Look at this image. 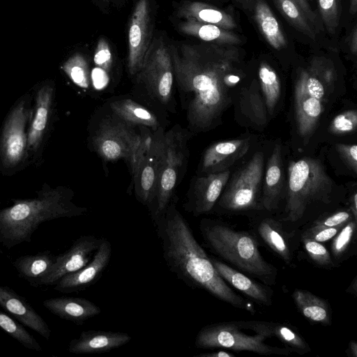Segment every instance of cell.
Segmentation results:
<instances>
[{"instance_id":"816d5d0a","label":"cell","mask_w":357,"mask_h":357,"mask_svg":"<svg viewBox=\"0 0 357 357\" xmlns=\"http://www.w3.org/2000/svg\"><path fill=\"white\" fill-rule=\"evenodd\" d=\"M346 292L356 296L357 295V279L356 277L354 278L350 285L346 289Z\"/></svg>"},{"instance_id":"f907efd6","label":"cell","mask_w":357,"mask_h":357,"mask_svg":"<svg viewBox=\"0 0 357 357\" xmlns=\"http://www.w3.org/2000/svg\"><path fill=\"white\" fill-rule=\"evenodd\" d=\"M347 354L349 356L357 357V342L355 340H351L348 345Z\"/></svg>"},{"instance_id":"4316f807","label":"cell","mask_w":357,"mask_h":357,"mask_svg":"<svg viewBox=\"0 0 357 357\" xmlns=\"http://www.w3.org/2000/svg\"><path fill=\"white\" fill-rule=\"evenodd\" d=\"M259 236L264 243L285 263L290 264L293 250L290 234L287 233L280 222L271 218L263 219L257 227Z\"/></svg>"},{"instance_id":"c3c4849f","label":"cell","mask_w":357,"mask_h":357,"mask_svg":"<svg viewBox=\"0 0 357 357\" xmlns=\"http://www.w3.org/2000/svg\"><path fill=\"white\" fill-rule=\"evenodd\" d=\"M235 355L232 353L227 352L224 350L217 351L202 353L195 356V357H234Z\"/></svg>"},{"instance_id":"ee69618b","label":"cell","mask_w":357,"mask_h":357,"mask_svg":"<svg viewBox=\"0 0 357 357\" xmlns=\"http://www.w3.org/2000/svg\"><path fill=\"white\" fill-rule=\"evenodd\" d=\"M352 219L356 218L354 217L349 208L339 210L317 218L313 222L312 225L334 227L340 224L347 223Z\"/></svg>"},{"instance_id":"ba28073f","label":"cell","mask_w":357,"mask_h":357,"mask_svg":"<svg viewBox=\"0 0 357 357\" xmlns=\"http://www.w3.org/2000/svg\"><path fill=\"white\" fill-rule=\"evenodd\" d=\"M266 337L249 335L242 331L238 321L208 324L197 333L195 346L198 349L225 348L234 351H248L260 355H289L288 347L279 348L265 343Z\"/></svg>"},{"instance_id":"8d00e7d4","label":"cell","mask_w":357,"mask_h":357,"mask_svg":"<svg viewBox=\"0 0 357 357\" xmlns=\"http://www.w3.org/2000/svg\"><path fill=\"white\" fill-rule=\"evenodd\" d=\"M0 328L24 347L37 351H42L40 344L23 326L2 311H0Z\"/></svg>"},{"instance_id":"ac0fdd59","label":"cell","mask_w":357,"mask_h":357,"mask_svg":"<svg viewBox=\"0 0 357 357\" xmlns=\"http://www.w3.org/2000/svg\"><path fill=\"white\" fill-rule=\"evenodd\" d=\"M0 306L23 325L50 339L51 330L46 321L23 296L7 286L0 285Z\"/></svg>"},{"instance_id":"f6af8a7d","label":"cell","mask_w":357,"mask_h":357,"mask_svg":"<svg viewBox=\"0 0 357 357\" xmlns=\"http://www.w3.org/2000/svg\"><path fill=\"white\" fill-rule=\"evenodd\" d=\"M335 149L345 165L356 173L357 146L356 144H337Z\"/></svg>"},{"instance_id":"7402d4cb","label":"cell","mask_w":357,"mask_h":357,"mask_svg":"<svg viewBox=\"0 0 357 357\" xmlns=\"http://www.w3.org/2000/svg\"><path fill=\"white\" fill-rule=\"evenodd\" d=\"M43 305L53 314L77 325L83 324L101 312L98 305L83 298H52L45 300Z\"/></svg>"},{"instance_id":"e575fe53","label":"cell","mask_w":357,"mask_h":357,"mask_svg":"<svg viewBox=\"0 0 357 357\" xmlns=\"http://www.w3.org/2000/svg\"><path fill=\"white\" fill-rule=\"evenodd\" d=\"M259 79L267 111L272 114L280 97V78L268 63L261 62L259 67Z\"/></svg>"},{"instance_id":"ffe728a7","label":"cell","mask_w":357,"mask_h":357,"mask_svg":"<svg viewBox=\"0 0 357 357\" xmlns=\"http://www.w3.org/2000/svg\"><path fill=\"white\" fill-rule=\"evenodd\" d=\"M250 139H237L218 142L204 152L202 162V172L206 174L227 170L248 151Z\"/></svg>"},{"instance_id":"60d3db41","label":"cell","mask_w":357,"mask_h":357,"mask_svg":"<svg viewBox=\"0 0 357 357\" xmlns=\"http://www.w3.org/2000/svg\"><path fill=\"white\" fill-rule=\"evenodd\" d=\"M356 127L357 112L350 109L337 115L330 123L328 131L333 135H343L355 131Z\"/></svg>"},{"instance_id":"681fc988","label":"cell","mask_w":357,"mask_h":357,"mask_svg":"<svg viewBox=\"0 0 357 357\" xmlns=\"http://www.w3.org/2000/svg\"><path fill=\"white\" fill-rule=\"evenodd\" d=\"M349 209L351 211L354 217L357 219V194L354 192L350 199Z\"/></svg>"},{"instance_id":"5b68a950","label":"cell","mask_w":357,"mask_h":357,"mask_svg":"<svg viewBox=\"0 0 357 357\" xmlns=\"http://www.w3.org/2000/svg\"><path fill=\"white\" fill-rule=\"evenodd\" d=\"M335 69L324 57L313 59L298 73L294 85L295 119L299 135L309 136L324 111L329 91L333 89Z\"/></svg>"},{"instance_id":"9c48e42d","label":"cell","mask_w":357,"mask_h":357,"mask_svg":"<svg viewBox=\"0 0 357 357\" xmlns=\"http://www.w3.org/2000/svg\"><path fill=\"white\" fill-rule=\"evenodd\" d=\"M264 161V153L257 152L245 165L234 174L218 199L220 207L230 212L262 208L258 199Z\"/></svg>"},{"instance_id":"9a60e30c","label":"cell","mask_w":357,"mask_h":357,"mask_svg":"<svg viewBox=\"0 0 357 357\" xmlns=\"http://www.w3.org/2000/svg\"><path fill=\"white\" fill-rule=\"evenodd\" d=\"M152 41V23L148 0H139L131 16L128 29V68L137 74L142 66Z\"/></svg>"},{"instance_id":"44dd1931","label":"cell","mask_w":357,"mask_h":357,"mask_svg":"<svg viewBox=\"0 0 357 357\" xmlns=\"http://www.w3.org/2000/svg\"><path fill=\"white\" fill-rule=\"evenodd\" d=\"M210 259L215 270L225 282H229L259 305L264 306L272 305L273 291L267 284L264 285L257 282L214 257H210Z\"/></svg>"},{"instance_id":"b9f144b4","label":"cell","mask_w":357,"mask_h":357,"mask_svg":"<svg viewBox=\"0 0 357 357\" xmlns=\"http://www.w3.org/2000/svg\"><path fill=\"white\" fill-rule=\"evenodd\" d=\"M347 223L334 227L312 225L303 232L302 236L324 243L333 238Z\"/></svg>"},{"instance_id":"484cf974","label":"cell","mask_w":357,"mask_h":357,"mask_svg":"<svg viewBox=\"0 0 357 357\" xmlns=\"http://www.w3.org/2000/svg\"><path fill=\"white\" fill-rule=\"evenodd\" d=\"M180 17L232 30L237 26L232 15L213 5L199 1L184 3L178 10Z\"/></svg>"},{"instance_id":"7c38bea8","label":"cell","mask_w":357,"mask_h":357,"mask_svg":"<svg viewBox=\"0 0 357 357\" xmlns=\"http://www.w3.org/2000/svg\"><path fill=\"white\" fill-rule=\"evenodd\" d=\"M137 74L153 97L162 103L169 100L174 68L169 49L162 38L152 39L142 66Z\"/></svg>"},{"instance_id":"d6986e66","label":"cell","mask_w":357,"mask_h":357,"mask_svg":"<svg viewBox=\"0 0 357 357\" xmlns=\"http://www.w3.org/2000/svg\"><path fill=\"white\" fill-rule=\"evenodd\" d=\"M132 337L126 333L89 330L73 339L68 351L74 354H93L109 352L128 344Z\"/></svg>"},{"instance_id":"1f68e13d","label":"cell","mask_w":357,"mask_h":357,"mask_svg":"<svg viewBox=\"0 0 357 357\" xmlns=\"http://www.w3.org/2000/svg\"><path fill=\"white\" fill-rule=\"evenodd\" d=\"M115 116L130 126L159 128L156 116L149 109L130 99L115 100L110 104Z\"/></svg>"},{"instance_id":"52a82bcc","label":"cell","mask_w":357,"mask_h":357,"mask_svg":"<svg viewBox=\"0 0 357 357\" xmlns=\"http://www.w3.org/2000/svg\"><path fill=\"white\" fill-rule=\"evenodd\" d=\"M165 151V132L159 128L153 135H142V142L130 167L137 199L152 208Z\"/></svg>"},{"instance_id":"f5cc1de1","label":"cell","mask_w":357,"mask_h":357,"mask_svg":"<svg viewBox=\"0 0 357 357\" xmlns=\"http://www.w3.org/2000/svg\"><path fill=\"white\" fill-rule=\"evenodd\" d=\"M357 11V0H350L349 1V13L355 15Z\"/></svg>"},{"instance_id":"e0dca14e","label":"cell","mask_w":357,"mask_h":357,"mask_svg":"<svg viewBox=\"0 0 357 357\" xmlns=\"http://www.w3.org/2000/svg\"><path fill=\"white\" fill-rule=\"evenodd\" d=\"M229 174V171L225 170L198 177L185 206L186 211L194 216L209 213L226 186Z\"/></svg>"},{"instance_id":"bcb514c9","label":"cell","mask_w":357,"mask_h":357,"mask_svg":"<svg viewBox=\"0 0 357 357\" xmlns=\"http://www.w3.org/2000/svg\"><path fill=\"white\" fill-rule=\"evenodd\" d=\"M294 1L303 10L305 15L307 17L309 20L312 23V24L319 31L321 28V24L319 22V20L315 13V12L312 9L308 0H292Z\"/></svg>"},{"instance_id":"db71d44e","label":"cell","mask_w":357,"mask_h":357,"mask_svg":"<svg viewBox=\"0 0 357 357\" xmlns=\"http://www.w3.org/2000/svg\"><path fill=\"white\" fill-rule=\"evenodd\" d=\"M238 3H241L244 6H248L252 4V2H255L254 0H236Z\"/></svg>"},{"instance_id":"8fae6325","label":"cell","mask_w":357,"mask_h":357,"mask_svg":"<svg viewBox=\"0 0 357 357\" xmlns=\"http://www.w3.org/2000/svg\"><path fill=\"white\" fill-rule=\"evenodd\" d=\"M142 135L119 118L103 119L93 137V145L107 161L123 159L131 167L142 142Z\"/></svg>"},{"instance_id":"3957f363","label":"cell","mask_w":357,"mask_h":357,"mask_svg":"<svg viewBox=\"0 0 357 357\" xmlns=\"http://www.w3.org/2000/svg\"><path fill=\"white\" fill-rule=\"evenodd\" d=\"M73 192L64 187L44 184L37 197L12 199L13 204L0 209V243L8 249L30 242L43 222L83 215L87 208L75 205Z\"/></svg>"},{"instance_id":"f546056e","label":"cell","mask_w":357,"mask_h":357,"mask_svg":"<svg viewBox=\"0 0 357 357\" xmlns=\"http://www.w3.org/2000/svg\"><path fill=\"white\" fill-rule=\"evenodd\" d=\"M254 18L266 42L275 50L287 46V39L280 24L264 0H255Z\"/></svg>"},{"instance_id":"2e32d148","label":"cell","mask_w":357,"mask_h":357,"mask_svg":"<svg viewBox=\"0 0 357 357\" xmlns=\"http://www.w3.org/2000/svg\"><path fill=\"white\" fill-rule=\"evenodd\" d=\"M112 257V245L102 237L99 248L91 260L79 270L61 278L54 287L64 294L78 292L95 284L102 275Z\"/></svg>"},{"instance_id":"d4e9b609","label":"cell","mask_w":357,"mask_h":357,"mask_svg":"<svg viewBox=\"0 0 357 357\" xmlns=\"http://www.w3.org/2000/svg\"><path fill=\"white\" fill-rule=\"evenodd\" d=\"M283 183L282 147L276 144L266 165L261 204L268 211L275 210L278 205Z\"/></svg>"},{"instance_id":"ab89813d","label":"cell","mask_w":357,"mask_h":357,"mask_svg":"<svg viewBox=\"0 0 357 357\" xmlns=\"http://www.w3.org/2000/svg\"><path fill=\"white\" fill-rule=\"evenodd\" d=\"M301 241L306 253L315 264L324 268L335 266L331 253L321 243L304 236H301Z\"/></svg>"},{"instance_id":"603a6c76","label":"cell","mask_w":357,"mask_h":357,"mask_svg":"<svg viewBox=\"0 0 357 357\" xmlns=\"http://www.w3.org/2000/svg\"><path fill=\"white\" fill-rule=\"evenodd\" d=\"M238 324L242 328L250 329L267 338L275 337L287 347L299 355L311 351V347L305 339L291 326L262 321H238Z\"/></svg>"},{"instance_id":"30bf717a","label":"cell","mask_w":357,"mask_h":357,"mask_svg":"<svg viewBox=\"0 0 357 357\" xmlns=\"http://www.w3.org/2000/svg\"><path fill=\"white\" fill-rule=\"evenodd\" d=\"M187 137L176 127L165 132V151L161 165L155 198L151 208L153 220L161 216L168 207L175 190L179 172L184 163Z\"/></svg>"},{"instance_id":"836d02e7","label":"cell","mask_w":357,"mask_h":357,"mask_svg":"<svg viewBox=\"0 0 357 357\" xmlns=\"http://www.w3.org/2000/svg\"><path fill=\"white\" fill-rule=\"evenodd\" d=\"M242 112L258 125L267 121V109L264 98L261 96L257 83L254 82L242 93L240 102Z\"/></svg>"},{"instance_id":"74e56055","label":"cell","mask_w":357,"mask_h":357,"mask_svg":"<svg viewBox=\"0 0 357 357\" xmlns=\"http://www.w3.org/2000/svg\"><path fill=\"white\" fill-rule=\"evenodd\" d=\"M62 68L76 85L84 89L89 87L90 83L89 66L82 54L73 55L63 63Z\"/></svg>"},{"instance_id":"277c9868","label":"cell","mask_w":357,"mask_h":357,"mask_svg":"<svg viewBox=\"0 0 357 357\" xmlns=\"http://www.w3.org/2000/svg\"><path fill=\"white\" fill-rule=\"evenodd\" d=\"M199 229L206 245L215 255L265 284H275L278 271L264 259L252 233L206 219L200 222Z\"/></svg>"},{"instance_id":"4fadbf2b","label":"cell","mask_w":357,"mask_h":357,"mask_svg":"<svg viewBox=\"0 0 357 357\" xmlns=\"http://www.w3.org/2000/svg\"><path fill=\"white\" fill-rule=\"evenodd\" d=\"M31 114L28 95L14 105L5 121L0 135V162L4 170L15 169L24 159L27 149L25 128Z\"/></svg>"},{"instance_id":"6da1fadb","label":"cell","mask_w":357,"mask_h":357,"mask_svg":"<svg viewBox=\"0 0 357 357\" xmlns=\"http://www.w3.org/2000/svg\"><path fill=\"white\" fill-rule=\"evenodd\" d=\"M169 49L174 74L186 97L190 126L201 130L212 127L231 102V88L243 76L238 49L210 43Z\"/></svg>"},{"instance_id":"8992f818","label":"cell","mask_w":357,"mask_h":357,"mask_svg":"<svg viewBox=\"0 0 357 357\" xmlns=\"http://www.w3.org/2000/svg\"><path fill=\"white\" fill-rule=\"evenodd\" d=\"M333 181L317 159L303 158L288 165V187L285 221L301 219L309 205L331 201Z\"/></svg>"},{"instance_id":"83f0119b","label":"cell","mask_w":357,"mask_h":357,"mask_svg":"<svg viewBox=\"0 0 357 357\" xmlns=\"http://www.w3.org/2000/svg\"><path fill=\"white\" fill-rule=\"evenodd\" d=\"M292 298L298 310L309 321L324 326L331 324L332 310L327 300L298 289L293 291Z\"/></svg>"},{"instance_id":"f1b7e54d","label":"cell","mask_w":357,"mask_h":357,"mask_svg":"<svg viewBox=\"0 0 357 357\" xmlns=\"http://www.w3.org/2000/svg\"><path fill=\"white\" fill-rule=\"evenodd\" d=\"M178 29L185 35L206 43L225 45H236L241 43V38L231 30L211 24L185 20L179 24Z\"/></svg>"},{"instance_id":"d6a6232c","label":"cell","mask_w":357,"mask_h":357,"mask_svg":"<svg viewBox=\"0 0 357 357\" xmlns=\"http://www.w3.org/2000/svg\"><path fill=\"white\" fill-rule=\"evenodd\" d=\"M276 8L297 31L314 40L318 29L309 20L300 7L292 0H273Z\"/></svg>"},{"instance_id":"7a4b0ae2","label":"cell","mask_w":357,"mask_h":357,"mask_svg":"<svg viewBox=\"0 0 357 357\" xmlns=\"http://www.w3.org/2000/svg\"><path fill=\"white\" fill-rule=\"evenodd\" d=\"M163 257L171 272L191 288L203 289L231 306L252 310L218 274L210 257L196 240L188 222L174 204L154 220Z\"/></svg>"},{"instance_id":"cb8c5ba5","label":"cell","mask_w":357,"mask_h":357,"mask_svg":"<svg viewBox=\"0 0 357 357\" xmlns=\"http://www.w3.org/2000/svg\"><path fill=\"white\" fill-rule=\"evenodd\" d=\"M53 95L54 88L48 84L37 91L33 118L27 132L29 150L36 151L40 147L50 117Z\"/></svg>"},{"instance_id":"4dcf8cb0","label":"cell","mask_w":357,"mask_h":357,"mask_svg":"<svg viewBox=\"0 0 357 357\" xmlns=\"http://www.w3.org/2000/svg\"><path fill=\"white\" fill-rule=\"evenodd\" d=\"M55 259L49 250L17 258L13 263L18 275L31 285L37 287L38 281L48 272Z\"/></svg>"},{"instance_id":"f35d334b","label":"cell","mask_w":357,"mask_h":357,"mask_svg":"<svg viewBox=\"0 0 357 357\" xmlns=\"http://www.w3.org/2000/svg\"><path fill=\"white\" fill-rule=\"evenodd\" d=\"M317 4L325 28L328 33H334L341 17V0H317Z\"/></svg>"},{"instance_id":"7dc6e473","label":"cell","mask_w":357,"mask_h":357,"mask_svg":"<svg viewBox=\"0 0 357 357\" xmlns=\"http://www.w3.org/2000/svg\"><path fill=\"white\" fill-rule=\"evenodd\" d=\"M348 46L351 54L356 55L357 52V29L356 26L352 29L348 37Z\"/></svg>"},{"instance_id":"7bdbcfd3","label":"cell","mask_w":357,"mask_h":357,"mask_svg":"<svg viewBox=\"0 0 357 357\" xmlns=\"http://www.w3.org/2000/svg\"><path fill=\"white\" fill-rule=\"evenodd\" d=\"M95 64L109 73L112 68V56L108 43L105 38H100L95 50Z\"/></svg>"},{"instance_id":"5bb4252c","label":"cell","mask_w":357,"mask_h":357,"mask_svg":"<svg viewBox=\"0 0 357 357\" xmlns=\"http://www.w3.org/2000/svg\"><path fill=\"white\" fill-rule=\"evenodd\" d=\"M102 237L83 235L77 238L65 252L55 256L48 272L38 281L37 287L52 286L63 276L74 273L93 258L100 246Z\"/></svg>"},{"instance_id":"d590c367","label":"cell","mask_w":357,"mask_h":357,"mask_svg":"<svg viewBox=\"0 0 357 357\" xmlns=\"http://www.w3.org/2000/svg\"><path fill=\"white\" fill-rule=\"evenodd\" d=\"M357 220H349L333 238L331 250L335 261L341 262L346 259L356 238ZM333 260V261H334Z\"/></svg>"}]
</instances>
